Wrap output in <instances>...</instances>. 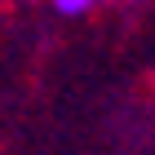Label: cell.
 <instances>
[{
	"label": "cell",
	"mask_w": 155,
	"mask_h": 155,
	"mask_svg": "<svg viewBox=\"0 0 155 155\" xmlns=\"http://www.w3.org/2000/svg\"><path fill=\"white\" fill-rule=\"evenodd\" d=\"M97 0H53V9L58 13H67V18H80V13H89Z\"/></svg>",
	"instance_id": "6da1fadb"
}]
</instances>
